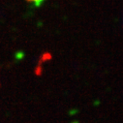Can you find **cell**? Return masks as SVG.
<instances>
[{
    "mask_svg": "<svg viewBox=\"0 0 123 123\" xmlns=\"http://www.w3.org/2000/svg\"><path fill=\"white\" fill-rule=\"evenodd\" d=\"M27 1H29V2H35L37 5H39L41 2L44 1V0H27Z\"/></svg>",
    "mask_w": 123,
    "mask_h": 123,
    "instance_id": "6da1fadb",
    "label": "cell"
}]
</instances>
